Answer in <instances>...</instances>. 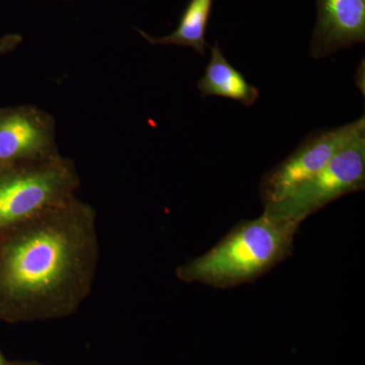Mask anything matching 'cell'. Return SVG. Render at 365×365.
Returning a JSON list of instances; mask_svg holds the SVG:
<instances>
[{
  "label": "cell",
  "instance_id": "obj_1",
  "mask_svg": "<svg viewBox=\"0 0 365 365\" xmlns=\"http://www.w3.org/2000/svg\"><path fill=\"white\" fill-rule=\"evenodd\" d=\"M83 211L68 201L31 220V227L4 252L0 269L4 292L36 307L73 284L86 247L79 220Z\"/></svg>",
  "mask_w": 365,
  "mask_h": 365
},
{
  "label": "cell",
  "instance_id": "obj_2",
  "mask_svg": "<svg viewBox=\"0 0 365 365\" xmlns=\"http://www.w3.org/2000/svg\"><path fill=\"white\" fill-rule=\"evenodd\" d=\"M299 227L264 212L240 223L215 248L180 268L178 276L218 288L248 282L289 256Z\"/></svg>",
  "mask_w": 365,
  "mask_h": 365
},
{
  "label": "cell",
  "instance_id": "obj_3",
  "mask_svg": "<svg viewBox=\"0 0 365 365\" xmlns=\"http://www.w3.org/2000/svg\"><path fill=\"white\" fill-rule=\"evenodd\" d=\"M76 178L68 163L47 157L0 169V228L26 222L71 201Z\"/></svg>",
  "mask_w": 365,
  "mask_h": 365
},
{
  "label": "cell",
  "instance_id": "obj_4",
  "mask_svg": "<svg viewBox=\"0 0 365 365\" xmlns=\"http://www.w3.org/2000/svg\"><path fill=\"white\" fill-rule=\"evenodd\" d=\"M365 186V133L350 141L321 172L278 202L265 206L276 220L299 223L340 197Z\"/></svg>",
  "mask_w": 365,
  "mask_h": 365
},
{
  "label": "cell",
  "instance_id": "obj_5",
  "mask_svg": "<svg viewBox=\"0 0 365 365\" xmlns=\"http://www.w3.org/2000/svg\"><path fill=\"white\" fill-rule=\"evenodd\" d=\"M365 133V119L307 137L297 150L262 180L260 193L266 205L278 202L316 176L350 141Z\"/></svg>",
  "mask_w": 365,
  "mask_h": 365
},
{
  "label": "cell",
  "instance_id": "obj_6",
  "mask_svg": "<svg viewBox=\"0 0 365 365\" xmlns=\"http://www.w3.org/2000/svg\"><path fill=\"white\" fill-rule=\"evenodd\" d=\"M52 122L31 107L0 109V169L50 155Z\"/></svg>",
  "mask_w": 365,
  "mask_h": 365
},
{
  "label": "cell",
  "instance_id": "obj_7",
  "mask_svg": "<svg viewBox=\"0 0 365 365\" xmlns=\"http://www.w3.org/2000/svg\"><path fill=\"white\" fill-rule=\"evenodd\" d=\"M311 55L324 58L365 40V0H317Z\"/></svg>",
  "mask_w": 365,
  "mask_h": 365
},
{
  "label": "cell",
  "instance_id": "obj_8",
  "mask_svg": "<svg viewBox=\"0 0 365 365\" xmlns=\"http://www.w3.org/2000/svg\"><path fill=\"white\" fill-rule=\"evenodd\" d=\"M210 49V60L197 83L202 97L230 98L246 107L255 104L259 98L258 88L250 85L242 72L227 61L218 44Z\"/></svg>",
  "mask_w": 365,
  "mask_h": 365
},
{
  "label": "cell",
  "instance_id": "obj_9",
  "mask_svg": "<svg viewBox=\"0 0 365 365\" xmlns=\"http://www.w3.org/2000/svg\"><path fill=\"white\" fill-rule=\"evenodd\" d=\"M212 4L213 0H190L176 30L165 37L155 38L143 31L138 32L151 44L193 48L197 53L204 55L208 47L205 34Z\"/></svg>",
  "mask_w": 365,
  "mask_h": 365
},
{
  "label": "cell",
  "instance_id": "obj_10",
  "mask_svg": "<svg viewBox=\"0 0 365 365\" xmlns=\"http://www.w3.org/2000/svg\"><path fill=\"white\" fill-rule=\"evenodd\" d=\"M23 42V37L19 34H6L0 37V57L14 51Z\"/></svg>",
  "mask_w": 365,
  "mask_h": 365
},
{
  "label": "cell",
  "instance_id": "obj_11",
  "mask_svg": "<svg viewBox=\"0 0 365 365\" xmlns=\"http://www.w3.org/2000/svg\"><path fill=\"white\" fill-rule=\"evenodd\" d=\"M0 365H2V359H1V356H0Z\"/></svg>",
  "mask_w": 365,
  "mask_h": 365
}]
</instances>
